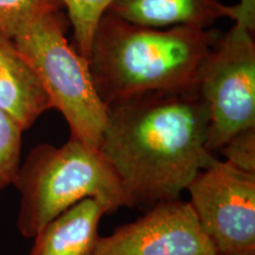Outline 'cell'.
<instances>
[{"label":"cell","instance_id":"cell-2","mask_svg":"<svg viewBox=\"0 0 255 255\" xmlns=\"http://www.w3.org/2000/svg\"><path fill=\"white\" fill-rule=\"evenodd\" d=\"M218 38L209 28L145 27L105 12L88 60L96 91L107 105L143 92L197 87Z\"/></svg>","mask_w":255,"mask_h":255},{"label":"cell","instance_id":"cell-13","mask_svg":"<svg viewBox=\"0 0 255 255\" xmlns=\"http://www.w3.org/2000/svg\"><path fill=\"white\" fill-rule=\"evenodd\" d=\"M23 127L0 109V190L13 184L21 163Z\"/></svg>","mask_w":255,"mask_h":255},{"label":"cell","instance_id":"cell-3","mask_svg":"<svg viewBox=\"0 0 255 255\" xmlns=\"http://www.w3.org/2000/svg\"><path fill=\"white\" fill-rule=\"evenodd\" d=\"M13 186L20 194L17 227L33 239L64 210L94 197L108 213L127 207L119 176L98 149L69 138L62 146H34L18 169Z\"/></svg>","mask_w":255,"mask_h":255},{"label":"cell","instance_id":"cell-7","mask_svg":"<svg viewBox=\"0 0 255 255\" xmlns=\"http://www.w3.org/2000/svg\"><path fill=\"white\" fill-rule=\"evenodd\" d=\"M92 255H216L188 201L156 203L136 221L100 238Z\"/></svg>","mask_w":255,"mask_h":255},{"label":"cell","instance_id":"cell-4","mask_svg":"<svg viewBox=\"0 0 255 255\" xmlns=\"http://www.w3.org/2000/svg\"><path fill=\"white\" fill-rule=\"evenodd\" d=\"M64 9L41 15L12 38L21 57L39 79L52 105L68 122L70 138L100 148L107 105L92 82L88 60L69 43Z\"/></svg>","mask_w":255,"mask_h":255},{"label":"cell","instance_id":"cell-6","mask_svg":"<svg viewBox=\"0 0 255 255\" xmlns=\"http://www.w3.org/2000/svg\"><path fill=\"white\" fill-rule=\"evenodd\" d=\"M186 190L216 255H255V173L216 158Z\"/></svg>","mask_w":255,"mask_h":255},{"label":"cell","instance_id":"cell-1","mask_svg":"<svg viewBox=\"0 0 255 255\" xmlns=\"http://www.w3.org/2000/svg\"><path fill=\"white\" fill-rule=\"evenodd\" d=\"M208 109L197 87L149 91L107 104L98 150L119 176L128 208L178 200L216 157L207 149Z\"/></svg>","mask_w":255,"mask_h":255},{"label":"cell","instance_id":"cell-11","mask_svg":"<svg viewBox=\"0 0 255 255\" xmlns=\"http://www.w3.org/2000/svg\"><path fill=\"white\" fill-rule=\"evenodd\" d=\"M114 0H60L73 28L75 47L89 60L98 21Z\"/></svg>","mask_w":255,"mask_h":255},{"label":"cell","instance_id":"cell-15","mask_svg":"<svg viewBox=\"0 0 255 255\" xmlns=\"http://www.w3.org/2000/svg\"><path fill=\"white\" fill-rule=\"evenodd\" d=\"M237 5L239 15L234 23L255 31V0H240Z\"/></svg>","mask_w":255,"mask_h":255},{"label":"cell","instance_id":"cell-14","mask_svg":"<svg viewBox=\"0 0 255 255\" xmlns=\"http://www.w3.org/2000/svg\"><path fill=\"white\" fill-rule=\"evenodd\" d=\"M218 152L235 167L255 173V128L232 137Z\"/></svg>","mask_w":255,"mask_h":255},{"label":"cell","instance_id":"cell-12","mask_svg":"<svg viewBox=\"0 0 255 255\" xmlns=\"http://www.w3.org/2000/svg\"><path fill=\"white\" fill-rule=\"evenodd\" d=\"M64 9L60 0H0V32L13 38L41 15Z\"/></svg>","mask_w":255,"mask_h":255},{"label":"cell","instance_id":"cell-9","mask_svg":"<svg viewBox=\"0 0 255 255\" xmlns=\"http://www.w3.org/2000/svg\"><path fill=\"white\" fill-rule=\"evenodd\" d=\"M104 214L107 207L94 197L79 201L34 235L28 255H92Z\"/></svg>","mask_w":255,"mask_h":255},{"label":"cell","instance_id":"cell-5","mask_svg":"<svg viewBox=\"0 0 255 255\" xmlns=\"http://www.w3.org/2000/svg\"><path fill=\"white\" fill-rule=\"evenodd\" d=\"M254 32L234 23L219 36L200 69L197 89L208 109L207 149L212 154L255 128Z\"/></svg>","mask_w":255,"mask_h":255},{"label":"cell","instance_id":"cell-8","mask_svg":"<svg viewBox=\"0 0 255 255\" xmlns=\"http://www.w3.org/2000/svg\"><path fill=\"white\" fill-rule=\"evenodd\" d=\"M129 23L152 28L177 25L209 28L222 18L237 20L238 5L220 0H114L107 9Z\"/></svg>","mask_w":255,"mask_h":255},{"label":"cell","instance_id":"cell-10","mask_svg":"<svg viewBox=\"0 0 255 255\" xmlns=\"http://www.w3.org/2000/svg\"><path fill=\"white\" fill-rule=\"evenodd\" d=\"M0 109L30 129L52 105L13 40L0 32Z\"/></svg>","mask_w":255,"mask_h":255}]
</instances>
